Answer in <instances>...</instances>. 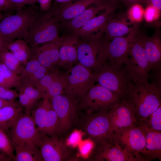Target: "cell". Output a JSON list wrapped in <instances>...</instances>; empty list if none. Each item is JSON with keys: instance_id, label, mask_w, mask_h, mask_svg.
<instances>
[{"instance_id": "1f68e13d", "label": "cell", "mask_w": 161, "mask_h": 161, "mask_svg": "<svg viewBox=\"0 0 161 161\" xmlns=\"http://www.w3.org/2000/svg\"><path fill=\"white\" fill-rule=\"evenodd\" d=\"M22 81V79L19 75L0 62V86L10 89L15 88L17 89Z\"/></svg>"}, {"instance_id": "e575fe53", "label": "cell", "mask_w": 161, "mask_h": 161, "mask_svg": "<svg viewBox=\"0 0 161 161\" xmlns=\"http://www.w3.org/2000/svg\"><path fill=\"white\" fill-rule=\"evenodd\" d=\"M144 12L143 5L136 4L128 9L126 16L130 23L134 24V25H138L144 18Z\"/></svg>"}, {"instance_id": "7a4b0ae2", "label": "cell", "mask_w": 161, "mask_h": 161, "mask_svg": "<svg viewBox=\"0 0 161 161\" xmlns=\"http://www.w3.org/2000/svg\"><path fill=\"white\" fill-rule=\"evenodd\" d=\"M143 34L138 25H134L127 35L129 46L123 64L132 81L135 83L148 81L150 70L143 47Z\"/></svg>"}, {"instance_id": "b9f144b4", "label": "cell", "mask_w": 161, "mask_h": 161, "mask_svg": "<svg viewBox=\"0 0 161 161\" xmlns=\"http://www.w3.org/2000/svg\"><path fill=\"white\" fill-rule=\"evenodd\" d=\"M94 143L91 140H85L80 144V152L82 156H86L93 148Z\"/></svg>"}, {"instance_id": "d6986e66", "label": "cell", "mask_w": 161, "mask_h": 161, "mask_svg": "<svg viewBox=\"0 0 161 161\" xmlns=\"http://www.w3.org/2000/svg\"><path fill=\"white\" fill-rule=\"evenodd\" d=\"M100 0H78L75 2L55 3L53 6L55 16L60 23L69 20L79 15Z\"/></svg>"}, {"instance_id": "ba28073f", "label": "cell", "mask_w": 161, "mask_h": 161, "mask_svg": "<svg viewBox=\"0 0 161 161\" xmlns=\"http://www.w3.org/2000/svg\"><path fill=\"white\" fill-rule=\"evenodd\" d=\"M121 102L115 94L98 83L94 85L79 100L78 107L91 114L108 111Z\"/></svg>"}, {"instance_id": "bcb514c9", "label": "cell", "mask_w": 161, "mask_h": 161, "mask_svg": "<svg viewBox=\"0 0 161 161\" xmlns=\"http://www.w3.org/2000/svg\"><path fill=\"white\" fill-rule=\"evenodd\" d=\"M151 4L161 11V0H148V4Z\"/></svg>"}, {"instance_id": "4fadbf2b", "label": "cell", "mask_w": 161, "mask_h": 161, "mask_svg": "<svg viewBox=\"0 0 161 161\" xmlns=\"http://www.w3.org/2000/svg\"><path fill=\"white\" fill-rule=\"evenodd\" d=\"M63 37L30 48V58L36 60L49 70L57 64Z\"/></svg>"}, {"instance_id": "8d00e7d4", "label": "cell", "mask_w": 161, "mask_h": 161, "mask_svg": "<svg viewBox=\"0 0 161 161\" xmlns=\"http://www.w3.org/2000/svg\"><path fill=\"white\" fill-rule=\"evenodd\" d=\"M161 106L151 114L145 124L152 130L161 131Z\"/></svg>"}, {"instance_id": "f6af8a7d", "label": "cell", "mask_w": 161, "mask_h": 161, "mask_svg": "<svg viewBox=\"0 0 161 161\" xmlns=\"http://www.w3.org/2000/svg\"><path fill=\"white\" fill-rule=\"evenodd\" d=\"M127 7V9L132 5L136 4H139L142 5L148 4V0H120Z\"/></svg>"}, {"instance_id": "f546056e", "label": "cell", "mask_w": 161, "mask_h": 161, "mask_svg": "<svg viewBox=\"0 0 161 161\" xmlns=\"http://www.w3.org/2000/svg\"><path fill=\"white\" fill-rule=\"evenodd\" d=\"M49 99L45 95L32 112L31 116L39 132L44 134L48 111L51 106Z\"/></svg>"}, {"instance_id": "836d02e7", "label": "cell", "mask_w": 161, "mask_h": 161, "mask_svg": "<svg viewBox=\"0 0 161 161\" xmlns=\"http://www.w3.org/2000/svg\"><path fill=\"white\" fill-rule=\"evenodd\" d=\"M58 116L51 105L48 111L44 135L56 136L58 133Z\"/></svg>"}, {"instance_id": "6da1fadb", "label": "cell", "mask_w": 161, "mask_h": 161, "mask_svg": "<svg viewBox=\"0 0 161 161\" xmlns=\"http://www.w3.org/2000/svg\"><path fill=\"white\" fill-rule=\"evenodd\" d=\"M160 81H148L129 84L125 100L129 103L139 123H145L151 114L161 106Z\"/></svg>"}, {"instance_id": "3957f363", "label": "cell", "mask_w": 161, "mask_h": 161, "mask_svg": "<svg viewBox=\"0 0 161 161\" xmlns=\"http://www.w3.org/2000/svg\"><path fill=\"white\" fill-rule=\"evenodd\" d=\"M93 72L95 82L113 93L121 101L125 99L132 81L124 64L105 61Z\"/></svg>"}, {"instance_id": "7bdbcfd3", "label": "cell", "mask_w": 161, "mask_h": 161, "mask_svg": "<svg viewBox=\"0 0 161 161\" xmlns=\"http://www.w3.org/2000/svg\"><path fill=\"white\" fill-rule=\"evenodd\" d=\"M80 133L77 131L73 132L69 137L68 140V143L71 145H74L79 142L81 138Z\"/></svg>"}, {"instance_id": "60d3db41", "label": "cell", "mask_w": 161, "mask_h": 161, "mask_svg": "<svg viewBox=\"0 0 161 161\" xmlns=\"http://www.w3.org/2000/svg\"><path fill=\"white\" fill-rule=\"evenodd\" d=\"M17 8V10L26 6L35 5L37 0H9Z\"/></svg>"}, {"instance_id": "603a6c76", "label": "cell", "mask_w": 161, "mask_h": 161, "mask_svg": "<svg viewBox=\"0 0 161 161\" xmlns=\"http://www.w3.org/2000/svg\"><path fill=\"white\" fill-rule=\"evenodd\" d=\"M145 133V146L142 155L143 161L161 160V132L152 130L145 124H139Z\"/></svg>"}, {"instance_id": "8fae6325", "label": "cell", "mask_w": 161, "mask_h": 161, "mask_svg": "<svg viewBox=\"0 0 161 161\" xmlns=\"http://www.w3.org/2000/svg\"><path fill=\"white\" fill-rule=\"evenodd\" d=\"M50 100L58 119V133H63L72 124L78 107V101L65 94L54 97Z\"/></svg>"}, {"instance_id": "4dcf8cb0", "label": "cell", "mask_w": 161, "mask_h": 161, "mask_svg": "<svg viewBox=\"0 0 161 161\" xmlns=\"http://www.w3.org/2000/svg\"><path fill=\"white\" fill-rule=\"evenodd\" d=\"M7 48L23 65L30 59V48L24 40H15L9 44Z\"/></svg>"}, {"instance_id": "7c38bea8", "label": "cell", "mask_w": 161, "mask_h": 161, "mask_svg": "<svg viewBox=\"0 0 161 161\" xmlns=\"http://www.w3.org/2000/svg\"><path fill=\"white\" fill-rule=\"evenodd\" d=\"M107 113L112 134L139 124L126 100L114 106L107 112Z\"/></svg>"}, {"instance_id": "d6a6232c", "label": "cell", "mask_w": 161, "mask_h": 161, "mask_svg": "<svg viewBox=\"0 0 161 161\" xmlns=\"http://www.w3.org/2000/svg\"><path fill=\"white\" fill-rule=\"evenodd\" d=\"M0 62L19 75L23 68L24 65L7 49L0 51Z\"/></svg>"}, {"instance_id": "681fc988", "label": "cell", "mask_w": 161, "mask_h": 161, "mask_svg": "<svg viewBox=\"0 0 161 161\" xmlns=\"http://www.w3.org/2000/svg\"><path fill=\"white\" fill-rule=\"evenodd\" d=\"M55 3H66L70 2H73L74 1H76L78 0H55Z\"/></svg>"}, {"instance_id": "ac0fdd59", "label": "cell", "mask_w": 161, "mask_h": 161, "mask_svg": "<svg viewBox=\"0 0 161 161\" xmlns=\"http://www.w3.org/2000/svg\"><path fill=\"white\" fill-rule=\"evenodd\" d=\"M39 147L42 161H63L69 156L66 145L56 136L43 134Z\"/></svg>"}, {"instance_id": "c3c4849f", "label": "cell", "mask_w": 161, "mask_h": 161, "mask_svg": "<svg viewBox=\"0 0 161 161\" xmlns=\"http://www.w3.org/2000/svg\"><path fill=\"white\" fill-rule=\"evenodd\" d=\"M17 103L15 101H6L0 99V109L6 106Z\"/></svg>"}, {"instance_id": "ee69618b", "label": "cell", "mask_w": 161, "mask_h": 161, "mask_svg": "<svg viewBox=\"0 0 161 161\" xmlns=\"http://www.w3.org/2000/svg\"><path fill=\"white\" fill-rule=\"evenodd\" d=\"M40 4V10L45 12L49 10L52 7V0H37Z\"/></svg>"}, {"instance_id": "d590c367", "label": "cell", "mask_w": 161, "mask_h": 161, "mask_svg": "<svg viewBox=\"0 0 161 161\" xmlns=\"http://www.w3.org/2000/svg\"><path fill=\"white\" fill-rule=\"evenodd\" d=\"M14 145L7 133L0 129V150L7 155L10 160L15 157Z\"/></svg>"}, {"instance_id": "ffe728a7", "label": "cell", "mask_w": 161, "mask_h": 161, "mask_svg": "<svg viewBox=\"0 0 161 161\" xmlns=\"http://www.w3.org/2000/svg\"><path fill=\"white\" fill-rule=\"evenodd\" d=\"M160 27L156 28L151 36L143 34V43L149 70H160L161 65V37Z\"/></svg>"}, {"instance_id": "9c48e42d", "label": "cell", "mask_w": 161, "mask_h": 161, "mask_svg": "<svg viewBox=\"0 0 161 161\" xmlns=\"http://www.w3.org/2000/svg\"><path fill=\"white\" fill-rule=\"evenodd\" d=\"M109 140L117 144L137 161H143L145 133L139 124L112 134Z\"/></svg>"}, {"instance_id": "83f0119b", "label": "cell", "mask_w": 161, "mask_h": 161, "mask_svg": "<svg viewBox=\"0 0 161 161\" xmlns=\"http://www.w3.org/2000/svg\"><path fill=\"white\" fill-rule=\"evenodd\" d=\"M23 112L18 103L6 106L0 109V129L7 133Z\"/></svg>"}, {"instance_id": "44dd1931", "label": "cell", "mask_w": 161, "mask_h": 161, "mask_svg": "<svg viewBox=\"0 0 161 161\" xmlns=\"http://www.w3.org/2000/svg\"><path fill=\"white\" fill-rule=\"evenodd\" d=\"M79 39L80 37L75 32L63 37L57 65L69 68L78 62L77 47Z\"/></svg>"}, {"instance_id": "52a82bcc", "label": "cell", "mask_w": 161, "mask_h": 161, "mask_svg": "<svg viewBox=\"0 0 161 161\" xmlns=\"http://www.w3.org/2000/svg\"><path fill=\"white\" fill-rule=\"evenodd\" d=\"M103 34L97 33L80 37L78 45V62L93 71L103 63L102 56Z\"/></svg>"}, {"instance_id": "cb8c5ba5", "label": "cell", "mask_w": 161, "mask_h": 161, "mask_svg": "<svg viewBox=\"0 0 161 161\" xmlns=\"http://www.w3.org/2000/svg\"><path fill=\"white\" fill-rule=\"evenodd\" d=\"M17 89L21 106L24 108L26 113L30 114L35 105L45 94L35 86L23 80Z\"/></svg>"}, {"instance_id": "277c9868", "label": "cell", "mask_w": 161, "mask_h": 161, "mask_svg": "<svg viewBox=\"0 0 161 161\" xmlns=\"http://www.w3.org/2000/svg\"><path fill=\"white\" fill-rule=\"evenodd\" d=\"M38 10L36 5L27 6L5 17L0 21V35L10 43L17 39L25 41Z\"/></svg>"}, {"instance_id": "9a60e30c", "label": "cell", "mask_w": 161, "mask_h": 161, "mask_svg": "<svg viewBox=\"0 0 161 161\" xmlns=\"http://www.w3.org/2000/svg\"><path fill=\"white\" fill-rule=\"evenodd\" d=\"M107 111L98 112L91 115L85 126V131L94 143L109 140L112 134Z\"/></svg>"}, {"instance_id": "5bb4252c", "label": "cell", "mask_w": 161, "mask_h": 161, "mask_svg": "<svg viewBox=\"0 0 161 161\" xmlns=\"http://www.w3.org/2000/svg\"><path fill=\"white\" fill-rule=\"evenodd\" d=\"M118 0H100L92 5L81 13L68 21L61 23V25L75 32L89 20L101 12L114 11L118 6Z\"/></svg>"}, {"instance_id": "4316f807", "label": "cell", "mask_w": 161, "mask_h": 161, "mask_svg": "<svg viewBox=\"0 0 161 161\" xmlns=\"http://www.w3.org/2000/svg\"><path fill=\"white\" fill-rule=\"evenodd\" d=\"M49 70L41 65L36 60L30 58L24 66L20 75L24 80L35 86L49 72Z\"/></svg>"}, {"instance_id": "74e56055", "label": "cell", "mask_w": 161, "mask_h": 161, "mask_svg": "<svg viewBox=\"0 0 161 161\" xmlns=\"http://www.w3.org/2000/svg\"><path fill=\"white\" fill-rule=\"evenodd\" d=\"M144 9V18L148 23L157 20L160 17L161 12L151 4H148Z\"/></svg>"}, {"instance_id": "816d5d0a", "label": "cell", "mask_w": 161, "mask_h": 161, "mask_svg": "<svg viewBox=\"0 0 161 161\" xmlns=\"http://www.w3.org/2000/svg\"></svg>"}, {"instance_id": "d4e9b609", "label": "cell", "mask_w": 161, "mask_h": 161, "mask_svg": "<svg viewBox=\"0 0 161 161\" xmlns=\"http://www.w3.org/2000/svg\"><path fill=\"white\" fill-rule=\"evenodd\" d=\"M114 11L107 10L92 18L75 32L80 37H83L101 32L103 34L105 26L113 15Z\"/></svg>"}, {"instance_id": "7402d4cb", "label": "cell", "mask_w": 161, "mask_h": 161, "mask_svg": "<svg viewBox=\"0 0 161 161\" xmlns=\"http://www.w3.org/2000/svg\"><path fill=\"white\" fill-rule=\"evenodd\" d=\"M66 85L63 74L56 72H48L35 86L50 100L54 97L65 94Z\"/></svg>"}, {"instance_id": "7dc6e473", "label": "cell", "mask_w": 161, "mask_h": 161, "mask_svg": "<svg viewBox=\"0 0 161 161\" xmlns=\"http://www.w3.org/2000/svg\"><path fill=\"white\" fill-rule=\"evenodd\" d=\"M10 43L0 35V51L7 49V47Z\"/></svg>"}, {"instance_id": "ab89813d", "label": "cell", "mask_w": 161, "mask_h": 161, "mask_svg": "<svg viewBox=\"0 0 161 161\" xmlns=\"http://www.w3.org/2000/svg\"><path fill=\"white\" fill-rule=\"evenodd\" d=\"M17 10L16 7L9 0H0V12L12 13Z\"/></svg>"}, {"instance_id": "f35d334b", "label": "cell", "mask_w": 161, "mask_h": 161, "mask_svg": "<svg viewBox=\"0 0 161 161\" xmlns=\"http://www.w3.org/2000/svg\"><path fill=\"white\" fill-rule=\"evenodd\" d=\"M18 97V93L16 90L0 86V99L6 101H15Z\"/></svg>"}, {"instance_id": "f907efd6", "label": "cell", "mask_w": 161, "mask_h": 161, "mask_svg": "<svg viewBox=\"0 0 161 161\" xmlns=\"http://www.w3.org/2000/svg\"><path fill=\"white\" fill-rule=\"evenodd\" d=\"M12 13H3L0 12V21L5 17L12 14Z\"/></svg>"}, {"instance_id": "2e32d148", "label": "cell", "mask_w": 161, "mask_h": 161, "mask_svg": "<svg viewBox=\"0 0 161 161\" xmlns=\"http://www.w3.org/2000/svg\"><path fill=\"white\" fill-rule=\"evenodd\" d=\"M129 42L128 37H117L111 40L103 37L102 55L104 62L108 61L117 64H123L128 53Z\"/></svg>"}, {"instance_id": "e0dca14e", "label": "cell", "mask_w": 161, "mask_h": 161, "mask_svg": "<svg viewBox=\"0 0 161 161\" xmlns=\"http://www.w3.org/2000/svg\"><path fill=\"white\" fill-rule=\"evenodd\" d=\"M93 159L97 161H137L117 144L109 140L94 143Z\"/></svg>"}, {"instance_id": "30bf717a", "label": "cell", "mask_w": 161, "mask_h": 161, "mask_svg": "<svg viewBox=\"0 0 161 161\" xmlns=\"http://www.w3.org/2000/svg\"><path fill=\"white\" fill-rule=\"evenodd\" d=\"M13 144H33L39 147L43 134L39 131L30 114L22 113L7 133Z\"/></svg>"}, {"instance_id": "8992f818", "label": "cell", "mask_w": 161, "mask_h": 161, "mask_svg": "<svg viewBox=\"0 0 161 161\" xmlns=\"http://www.w3.org/2000/svg\"><path fill=\"white\" fill-rule=\"evenodd\" d=\"M63 75L66 81L65 94L78 101L95 82L93 72L78 63L69 68Z\"/></svg>"}, {"instance_id": "484cf974", "label": "cell", "mask_w": 161, "mask_h": 161, "mask_svg": "<svg viewBox=\"0 0 161 161\" xmlns=\"http://www.w3.org/2000/svg\"><path fill=\"white\" fill-rule=\"evenodd\" d=\"M124 16L114 18L113 15L104 27L103 37L105 39L111 40L116 37H124L129 34L132 27H129V23L126 20V16Z\"/></svg>"}, {"instance_id": "f1b7e54d", "label": "cell", "mask_w": 161, "mask_h": 161, "mask_svg": "<svg viewBox=\"0 0 161 161\" xmlns=\"http://www.w3.org/2000/svg\"><path fill=\"white\" fill-rule=\"evenodd\" d=\"M16 154L14 161H41L40 149L31 143H21L14 145Z\"/></svg>"}, {"instance_id": "5b68a950", "label": "cell", "mask_w": 161, "mask_h": 161, "mask_svg": "<svg viewBox=\"0 0 161 161\" xmlns=\"http://www.w3.org/2000/svg\"><path fill=\"white\" fill-rule=\"evenodd\" d=\"M60 23L56 19L52 6L47 11L38 10L25 41L30 48L58 38Z\"/></svg>"}]
</instances>
